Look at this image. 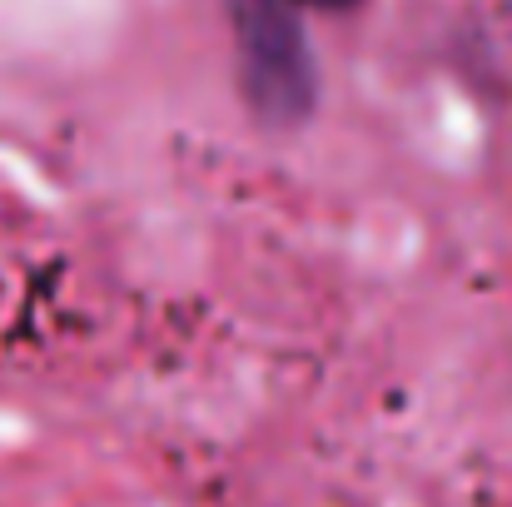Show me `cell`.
<instances>
[{"label":"cell","instance_id":"6da1fadb","mask_svg":"<svg viewBox=\"0 0 512 507\" xmlns=\"http://www.w3.org/2000/svg\"><path fill=\"white\" fill-rule=\"evenodd\" d=\"M224 10L234 20L249 105L279 125L304 120L314 110L319 75L289 0H224Z\"/></svg>","mask_w":512,"mask_h":507},{"label":"cell","instance_id":"7a4b0ae2","mask_svg":"<svg viewBox=\"0 0 512 507\" xmlns=\"http://www.w3.org/2000/svg\"><path fill=\"white\" fill-rule=\"evenodd\" d=\"M304 5H319V10H353L358 0H304Z\"/></svg>","mask_w":512,"mask_h":507}]
</instances>
